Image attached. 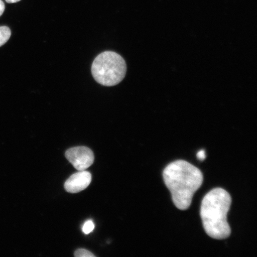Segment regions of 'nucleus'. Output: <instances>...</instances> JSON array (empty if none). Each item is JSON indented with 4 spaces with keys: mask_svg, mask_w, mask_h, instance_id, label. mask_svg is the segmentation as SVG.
<instances>
[{
    "mask_svg": "<svg viewBox=\"0 0 257 257\" xmlns=\"http://www.w3.org/2000/svg\"><path fill=\"white\" fill-rule=\"evenodd\" d=\"M5 11V5L4 2L2 0H0V16L3 14Z\"/></svg>",
    "mask_w": 257,
    "mask_h": 257,
    "instance_id": "obj_10",
    "label": "nucleus"
},
{
    "mask_svg": "<svg viewBox=\"0 0 257 257\" xmlns=\"http://www.w3.org/2000/svg\"><path fill=\"white\" fill-rule=\"evenodd\" d=\"M66 159L78 171H83L91 166L94 162L92 151L86 147H73L67 150Z\"/></svg>",
    "mask_w": 257,
    "mask_h": 257,
    "instance_id": "obj_4",
    "label": "nucleus"
},
{
    "mask_svg": "<svg viewBox=\"0 0 257 257\" xmlns=\"http://www.w3.org/2000/svg\"><path fill=\"white\" fill-rule=\"evenodd\" d=\"M11 37V31L8 27H0V47L5 45Z\"/></svg>",
    "mask_w": 257,
    "mask_h": 257,
    "instance_id": "obj_6",
    "label": "nucleus"
},
{
    "mask_svg": "<svg viewBox=\"0 0 257 257\" xmlns=\"http://www.w3.org/2000/svg\"><path fill=\"white\" fill-rule=\"evenodd\" d=\"M6 1L8 3H11V4H12V3H16L20 2L21 0H6Z\"/></svg>",
    "mask_w": 257,
    "mask_h": 257,
    "instance_id": "obj_11",
    "label": "nucleus"
},
{
    "mask_svg": "<svg viewBox=\"0 0 257 257\" xmlns=\"http://www.w3.org/2000/svg\"><path fill=\"white\" fill-rule=\"evenodd\" d=\"M126 62L119 54L113 51H105L93 62L91 72L95 81L106 86L118 84L126 75Z\"/></svg>",
    "mask_w": 257,
    "mask_h": 257,
    "instance_id": "obj_3",
    "label": "nucleus"
},
{
    "mask_svg": "<svg viewBox=\"0 0 257 257\" xmlns=\"http://www.w3.org/2000/svg\"><path fill=\"white\" fill-rule=\"evenodd\" d=\"M163 176L175 206L181 210H187L203 183L201 170L186 161L177 160L166 167Z\"/></svg>",
    "mask_w": 257,
    "mask_h": 257,
    "instance_id": "obj_1",
    "label": "nucleus"
},
{
    "mask_svg": "<svg viewBox=\"0 0 257 257\" xmlns=\"http://www.w3.org/2000/svg\"><path fill=\"white\" fill-rule=\"evenodd\" d=\"M232 198L224 189L217 188L205 195L200 216L205 232L211 238L223 240L229 237L231 229L227 221Z\"/></svg>",
    "mask_w": 257,
    "mask_h": 257,
    "instance_id": "obj_2",
    "label": "nucleus"
},
{
    "mask_svg": "<svg viewBox=\"0 0 257 257\" xmlns=\"http://www.w3.org/2000/svg\"><path fill=\"white\" fill-rule=\"evenodd\" d=\"M95 225L91 220L86 221L82 227L83 232L88 234L92 232L94 229Z\"/></svg>",
    "mask_w": 257,
    "mask_h": 257,
    "instance_id": "obj_7",
    "label": "nucleus"
},
{
    "mask_svg": "<svg viewBox=\"0 0 257 257\" xmlns=\"http://www.w3.org/2000/svg\"><path fill=\"white\" fill-rule=\"evenodd\" d=\"M91 173L83 170L75 173L67 180L64 184V188L67 192L75 194L84 190L91 184Z\"/></svg>",
    "mask_w": 257,
    "mask_h": 257,
    "instance_id": "obj_5",
    "label": "nucleus"
},
{
    "mask_svg": "<svg viewBox=\"0 0 257 257\" xmlns=\"http://www.w3.org/2000/svg\"><path fill=\"white\" fill-rule=\"evenodd\" d=\"M75 256L77 257H94L95 255L89 250L85 249H79L75 252Z\"/></svg>",
    "mask_w": 257,
    "mask_h": 257,
    "instance_id": "obj_8",
    "label": "nucleus"
},
{
    "mask_svg": "<svg viewBox=\"0 0 257 257\" xmlns=\"http://www.w3.org/2000/svg\"><path fill=\"white\" fill-rule=\"evenodd\" d=\"M197 159L200 161H204L206 158L204 150H201L197 154Z\"/></svg>",
    "mask_w": 257,
    "mask_h": 257,
    "instance_id": "obj_9",
    "label": "nucleus"
}]
</instances>
